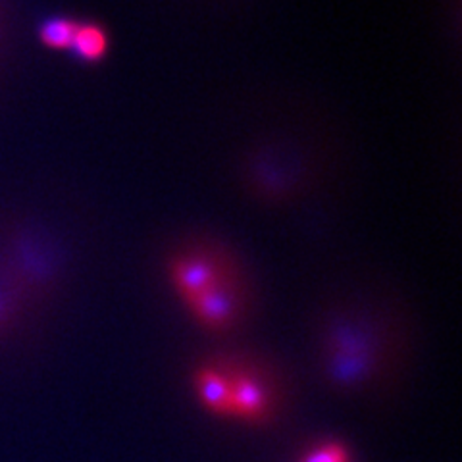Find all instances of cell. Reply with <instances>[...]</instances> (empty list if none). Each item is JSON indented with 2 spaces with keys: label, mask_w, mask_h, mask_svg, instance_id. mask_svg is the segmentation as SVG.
Returning a JSON list of instances; mask_svg holds the SVG:
<instances>
[{
  "label": "cell",
  "mask_w": 462,
  "mask_h": 462,
  "mask_svg": "<svg viewBox=\"0 0 462 462\" xmlns=\"http://www.w3.org/2000/svg\"><path fill=\"white\" fill-rule=\"evenodd\" d=\"M168 278L193 320L210 334H229L251 309V287L241 260L212 239H195L171 251Z\"/></svg>",
  "instance_id": "obj_1"
},
{
  "label": "cell",
  "mask_w": 462,
  "mask_h": 462,
  "mask_svg": "<svg viewBox=\"0 0 462 462\" xmlns=\"http://www.w3.org/2000/svg\"><path fill=\"white\" fill-rule=\"evenodd\" d=\"M393 334L382 316L341 309L324 326L322 360L328 378L341 387L370 385L393 355Z\"/></svg>",
  "instance_id": "obj_2"
},
{
  "label": "cell",
  "mask_w": 462,
  "mask_h": 462,
  "mask_svg": "<svg viewBox=\"0 0 462 462\" xmlns=\"http://www.w3.org/2000/svg\"><path fill=\"white\" fill-rule=\"evenodd\" d=\"M193 392L200 407L216 418L241 424H266L278 411L272 375L247 358H216L193 372Z\"/></svg>",
  "instance_id": "obj_3"
},
{
  "label": "cell",
  "mask_w": 462,
  "mask_h": 462,
  "mask_svg": "<svg viewBox=\"0 0 462 462\" xmlns=\"http://www.w3.org/2000/svg\"><path fill=\"white\" fill-rule=\"evenodd\" d=\"M110 49V37L106 29L93 22H79L69 51L83 62H100Z\"/></svg>",
  "instance_id": "obj_4"
},
{
  "label": "cell",
  "mask_w": 462,
  "mask_h": 462,
  "mask_svg": "<svg viewBox=\"0 0 462 462\" xmlns=\"http://www.w3.org/2000/svg\"><path fill=\"white\" fill-rule=\"evenodd\" d=\"M27 291L14 272H0V337L18 322Z\"/></svg>",
  "instance_id": "obj_5"
},
{
  "label": "cell",
  "mask_w": 462,
  "mask_h": 462,
  "mask_svg": "<svg viewBox=\"0 0 462 462\" xmlns=\"http://www.w3.org/2000/svg\"><path fill=\"white\" fill-rule=\"evenodd\" d=\"M78 25L79 22L71 18H51L39 29L41 42L54 51H69Z\"/></svg>",
  "instance_id": "obj_6"
},
{
  "label": "cell",
  "mask_w": 462,
  "mask_h": 462,
  "mask_svg": "<svg viewBox=\"0 0 462 462\" xmlns=\"http://www.w3.org/2000/svg\"><path fill=\"white\" fill-rule=\"evenodd\" d=\"M299 462H355L351 451L339 441H320L302 455Z\"/></svg>",
  "instance_id": "obj_7"
}]
</instances>
